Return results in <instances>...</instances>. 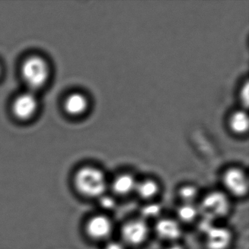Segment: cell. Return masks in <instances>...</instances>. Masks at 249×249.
Returning a JSON list of instances; mask_svg holds the SVG:
<instances>
[{
  "instance_id": "obj_6",
  "label": "cell",
  "mask_w": 249,
  "mask_h": 249,
  "mask_svg": "<svg viewBox=\"0 0 249 249\" xmlns=\"http://www.w3.org/2000/svg\"><path fill=\"white\" fill-rule=\"evenodd\" d=\"M89 237L94 240H106L109 239L113 231L112 220L103 214L91 217L86 226Z\"/></svg>"
},
{
  "instance_id": "obj_20",
  "label": "cell",
  "mask_w": 249,
  "mask_h": 249,
  "mask_svg": "<svg viewBox=\"0 0 249 249\" xmlns=\"http://www.w3.org/2000/svg\"><path fill=\"white\" fill-rule=\"evenodd\" d=\"M164 249H185L183 245L180 244L178 242L170 243Z\"/></svg>"
},
{
  "instance_id": "obj_15",
  "label": "cell",
  "mask_w": 249,
  "mask_h": 249,
  "mask_svg": "<svg viewBox=\"0 0 249 249\" xmlns=\"http://www.w3.org/2000/svg\"><path fill=\"white\" fill-rule=\"evenodd\" d=\"M178 195L182 203H195L199 197V189L194 185H183L178 189Z\"/></svg>"
},
{
  "instance_id": "obj_16",
  "label": "cell",
  "mask_w": 249,
  "mask_h": 249,
  "mask_svg": "<svg viewBox=\"0 0 249 249\" xmlns=\"http://www.w3.org/2000/svg\"><path fill=\"white\" fill-rule=\"evenodd\" d=\"M161 207L157 203H149L142 207L141 209V217L146 221L148 218H159L161 215Z\"/></svg>"
},
{
  "instance_id": "obj_3",
  "label": "cell",
  "mask_w": 249,
  "mask_h": 249,
  "mask_svg": "<svg viewBox=\"0 0 249 249\" xmlns=\"http://www.w3.org/2000/svg\"><path fill=\"white\" fill-rule=\"evenodd\" d=\"M199 208L202 216L215 220L227 216L231 210V202L227 194L220 191H212L205 195Z\"/></svg>"
},
{
  "instance_id": "obj_18",
  "label": "cell",
  "mask_w": 249,
  "mask_h": 249,
  "mask_svg": "<svg viewBox=\"0 0 249 249\" xmlns=\"http://www.w3.org/2000/svg\"><path fill=\"white\" fill-rule=\"evenodd\" d=\"M104 249H126V246L122 242L109 240L105 246Z\"/></svg>"
},
{
  "instance_id": "obj_21",
  "label": "cell",
  "mask_w": 249,
  "mask_h": 249,
  "mask_svg": "<svg viewBox=\"0 0 249 249\" xmlns=\"http://www.w3.org/2000/svg\"><path fill=\"white\" fill-rule=\"evenodd\" d=\"M0 71H1V70H0Z\"/></svg>"
},
{
  "instance_id": "obj_19",
  "label": "cell",
  "mask_w": 249,
  "mask_h": 249,
  "mask_svg": "<svg viewBox=\"0 0 249 249\" xmlns=\"http://www.w3.org/2000/svg\"><path fill=\"white\" fill-rule=\"evenodd\" d=\"M248 99H249V87L246 84V87L243 89L241 92V100L246 102V106L248 105V100H249Z\"/></svg>"
},
{
  "instance_id": "obj_4",
  "label": "cell",
  "mask_w": 249,
  "mask_h": 249,
  "mask_svg": "<svg viewBox=\"0 0 249 249\" xmlns=\"http://www.w3.org/2000/svg\"><path fill=\"white\" fill-rule=\"evenodd\" d=\"M150 228L147 221L141 217L128 220L121 229L122 242L126 246H141L148 240Z\"/></svg>"
},
{
  "instance_id": "obj_9",
  "label": "cell",
  "mask_w": 249,
  "mask_h": 249,
  "mask_svg": "<svg viewBox=\"0 0 249 249\" xmlns=\"http://www.w3.org/2000/svg\"><path fill=\"white\" fill-rule=\"evenodd\" d=\"M155 231L160 239L170 243L178 242L183 232L181 224L171 218H159L155 224Z\"/></svg>"
},
{
  "instance_id": "obj_13",
  "label": "cell",
  "mask_w": 249,
  "mask_h": 249,
  "mask_svg": "<svg viewBox=\"0 0 249 249\" xmlns=\"http://www.w3.org/2000/svg\"><path fill=\"white\" fill-rule=\"evenodd\" d=\"M200 214L199 205L196 203H182L176 211L177 220L179 222L189 224L193 222Z\"/></svg>"
},
{
  "instance_id": "obj_7",
  "label": "cell",
  "mask_w": 249,
  "mask_h": 249,
  "mask_svg": "<svg viewBox=\"0 0 249 249\" xmlns=\"http://www.w3.org/2000/svg\"><path fill=\"white\" fill-rule=\"evenodd\" d=\"M204 235L207 249H229L232 243L231 230L223 226L215 224Z\"/></svg>"
},
{
  "instance_id": "obj_12",
  "label": "cell",
  "mask_w": 249,
  "mask_h": 249,
  "mask_svg": "<svg viewBox=\"0 0 249 249\" xmlns=\"http://www.w3.org/2000/svg\"><path fill=\"white\" fill-rule=\"evenodd\" d=\"M160 186L157 180L147 178L137 183L135 193L143 200L151 201L160 193Z\"/></svg>"
},
{
  "instance_id": "obj_2",
  "label": "cell",
  "mask_w": 249,
  "mask_h": 249,
  "mask_svg": "<svg viewBox=\"0 0 249 249\" xmlns=\"http://www.w3.org/2000/svg\"><path fill=\"white\" fill-rule=\"evenodd\" d=\"M21 72L23 80L32 91L42 88L49 78V65L40 56L27 58L22 64Z\"/></svg>"
},
{
  "instance_id": "obj_1",
  "label": "cell",
  "mask_w": 249,
  "mask_h": 249,
  "mask_svg": "<svg viewBox=\"0 0 249 249\" xmlns=\"http://www.w3.org/2000/svg\"><path fill=\"white\" fill-rule=\"evenodd\" d=\"M75 184L78 192L89 198H100L107 187L106 175L100 169L91 166L82 167L77 172Z\"/></svg>"
},
{
  "instance_id": "obj_11",
  "label": "cell",
  "mask_w": 249,
  "mask_h": 249,
  "mask_svg": "<svg viewBox=\"0 0 249 249\" xmlns=\"http://www.w3.org/2000/svg\"><path fill=\"white\" fill-rule=\"evenodd\" d=\"M65 111L71 116L83 114L88 107L87 97L80 93H73L67 97L64 103Z\"/></svg>"
},
{
  "instance_id": "obj_17",
  "label": "cell",
  "mask_w": 249,
  "mask_h": 249,
  "mask_svg": "<svg viewBox=\"0 0 249 249\" xmlns=\"http://www.w3.org/2000/svg\"><path fill=\"white\" fill-rule=\"evenodd\" d=\"M100 199V205L103 207L104 209L113 210L116 206V202L114 198L110 197V196L103 195Z\"/></svg>"
},
{
  "instance_id": "obj_8",
  "label": "cell",
  "mask_w": 249,
  "mask_h": 249,
  "mask_svg": "<svg viewBox=\"0 0 249 249\" xmlns=\"http://www.w3.org/2000/svg\"><path fill=\"white\" fill-rule=\"evenodd\" d=\"M38 103L33 91L23 93L16 98L13 104V112L16 117L21 120H27L36 113Z\"/></svg>"
},
{
  "instance_id": "obj_5",
  "label": "cell",
  "mask_w": 249,
  "mask_h": 249,
  "mask_svg": "<svg viewBox=\"0 0 249 249\" xmlns=\"http://www.w3.org/2000/svg\"><path fill=\"white\" fill-rule=\"evenodd\" d=\"M222 183L227 193L241 198L247 195L249 180L245 172L237 167L227 169L222 176Z\"/></svg>"
},
{
  "instance_id": "obj_14",
  "label": "cell",
  "mask_w": 249,
  "mask_h": 249,
  "mask_svg": "<svg viewBox=\"0 0 249 249\" xmlns=\"http://www.w3.org/2000/svg\"><path fill=\"white\" fill-rule=\"evenodd\" d=\"M231 129L236 133L242 134L246 132L249 128V118L244 111L234 113L230 119Z\"/></svg>"
},
{
  "instance_id": "obj_10",
  "label": "cell",
  "mask_w": 249,
  "mask_h": 249,
  "mask_svg": "<svg viewBox=\"0 0 249 249\" xmlns=\"http://www.w3.org/2000/svg\"><path fill=\"white\" fill-rule=\"evenodd\" d=\"M138 180L131 173H124L118 175L111 183V189L115 195L125 196L135 193Z\"/></svg>"
}]
</instances>
